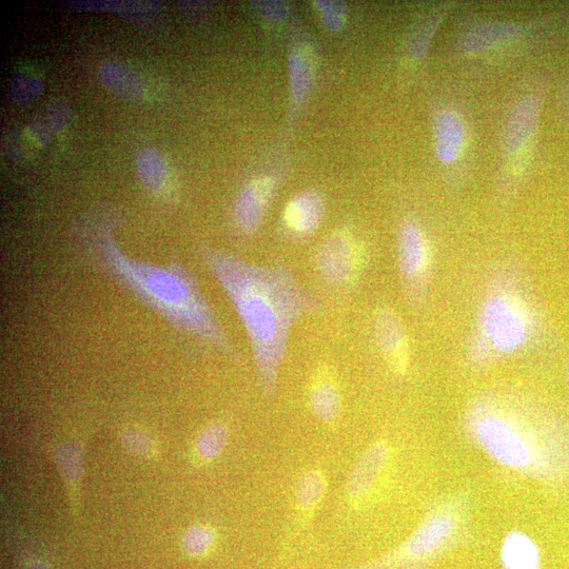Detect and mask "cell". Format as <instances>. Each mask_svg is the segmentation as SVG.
Listing matches in <instances>:
<instances>
[{"mask_svg":"<svg viewBox=\"0 0 569 569\" xmlns=\"http://www.w3.org/2000/svg\"><path fill=\"white\" fill-rule=\"evenodd\" d=\"M119 208L97 206L81 215L69 232V244L85 267L130 294L185 335L198 340L234 364L244 357L195 273L180 258L160 265L130 255L116 239L123 223Z\"/></svg>","mask_w":569,"mask_h":569,"instance_id":"6da1fadb","label":"cell"},{"mask_svg":"<svg viewBox=\"0 0 569 569\" xmlns=\"http://www.w3.org/2000/svg\"><path fill=\"white\" fill-rule=\"evenodd\" d=\"M199 260L219 283L248 338L259 386L267 399L278 394L291 330L322 304L284 265H260L218 247L199 244Z\"/></svg>","mask_w":569,"mask_h":569,"instance_id":"7a4b0ae2","label":"cell"},{"mask_svg":"<svg viewBox=\"0 0 569 569\" xmlns=\"http://www.w3.org/2000/svg\"><path fill=\"white\" fill-rule=\"evenodd\" d=\"M464 426L470 441L518 475L557 482L569 473V423L551 411L479 401Z\"/></svg>","mask_w":569,"mask_h":569,"instance_id":"3957f363","label":"cell"},{"mask_svg":"<svg viewBox=\"0 0 569 569\" xmlns=\"http://www.w3.org/2000/svg\"><path fill=\"white\" fill-rule=\"evenodd\" d=\"M474 539L472 500L458 493L430 502L420 524L401 543L347 569H430Z\"/></svg>","mask_w":569,"mask_h":569,"instance_id":"277c9868","label":"cell"},{"mask_svg":"<svg viewBox=\"0 0 569 569\" xmlns=\"http://www.w3.org/2000/svg\"><path fill=\"white\" fill-rule=\"evenodd\" d=\"M546 93L545 81L527 86L514 97L505 113L498 165L507 178L521 180L534 164Z\"/></svg>","mask_w":569,"mask_h":569,"instance_id":"5b68a950","label":"cell"},{"mask_svg":"<svg viewBox=\"0 0 569 569\" xmlns=\"http://www.w3.org/2000/svg\"><path fill=\"white\" fill-rule=\"evenodd\" d=\"M431 127L438 163L447 172L460 170L472 148V127L463 109L451 102L438 104Z\"/></svg>","mask_w":569,"mask_h":569,"instance_id":"8992f818","label":"cell"},{"mask_svg":"<svg viewBox=\"0 0 569 569\" xmlns=\"http://www.w3.org/2000/svg\"><path fill=\"white\" fill-rule=\"evenodd\" d=\"M535 22L525 25L479 19L465 26L458 35L457 46L464 56L480 58L494 55L512 44L515 37L527 32Z\"/></svg>","mask_w":569,"mask_h":569,"instance_id":"52a82bcc","label":"cell"},{"mask_svg":"<svg viewBox=\"0 0 569 569\" xmlns=\"http://www.w3.org/2000/svg\"><path fill=\"white\" fill-rule=\"evenodd\" d=\"M480 323L483 335L502 352L517 349L527 336L521 313L504 298H493L484 304Z\"/></svg>","mask_w":569,"mask_h":569,"instance_id":"ba28073f","label":"cell"},{"mask_svg":"<svg viewBox=\"0 0 569 569\" xmlns=\"http://www.w3.org/2000/svg\"><path fill=\"white\" fill-rule=\"evenodd\" d=\"M398 257L401 276L412 296L420 290L430 265L429 243L415 220H406L400 228Z\"/></svg>","mask_w":569,"mask_h":569,"instance_id":"9c48e42d","label":"cell"},{"mask_svg":"<svg viewBox=\"0 0 569 569\" xmlns=\"http://www.w3.org/2000/svg\"><path fill=\"white\" fill-rule=\"evenodd\" d=\"M316 265L323 280L333 286L348 284L358 268L355 246L348 235H330L318 249Z\"/></svg>","mask_w":569,"mask_h":569,"instance_id":"30bf717a","label":"cell"},{"mask_svg":"<svg viewBox=\"0 0 569 569\" xmlns=\"http://www.w3.org/2000/svg\"><path fill=\"white\" fill-rule=\"evenodd\" d=\"M274 190L276 183L270 178H262L240 191L234 202L233 214L235 223L243 233L252 234L259 229Z\"/></svg>","mask_w":569,"mask_h":569,"instance_id":"8fae6325","label":"cell"},{"mask_svg":"<svg viewBox=\"0 0 569 569\" xmlns=\"http://www.w3.org/2000/svg\"><path fill=\"white\" fill-rule=\"evenodd\" d=\"M375 336L380 350L397 374L404 375L409 360L406 332L394 311L382 310L375 321Z\"/></svg>","mask_w":569,"mask_h":569,"instance_id":"7c38bea8","label":"cell"},{"mask_svg":"<svg viewBox=\"0 0 569 569\" xmlns=\"http://www.w3.org/2000/svg\"><path fill=\"white\" fill-rule=\"evenodd\" d=\"M389 460V447L384 442L371 444L353 464L346 482V493L353 501L365 497L376 484Z\"/></svg>","mask_w":569,"mask_h":569,"instance_id":"4fadbf2b","label":"cell"},{"mask_svg":"<svg viewBox=\"0 0 569 569\" xmlns=\"http://www.w3.org/2000/svg\"><path fill=\"white\" fill-rule=\"evenodd\" d=\"M325 214V205L320 193L303 191L287 204L284 210V224L296 237H307L321 225Z\"/></svg>","mask_w":569,"mask_h":569,"instance_id":"5bb4252c","label":"cell"},{"mask_svg":"<svg viewBox=\"0 0 569 569\" xmlns=\"http://www.w3.org/2000/svg\"><path fill=\"white\" fill-rule=\"evenodd\" d=\"M327 492V479L319 469L303 473L294 487L296 523H308L322 504Z\"/></svg>","mask_w":569,"mask_h":569,"instance_id":"9a60e30c","label":"cell"},{"mask_svg":"<svg viewBox=\"0 0 569 569\" xmlns=\"http://www.w3.org/2000/svg\"><path fill=\"white\" fill-rule=\"evenodd\" d=\"M101 78L104 85L115 95L131 102H140L145 96V87L139 74L120 63L102 66Z\"/></svg>","mask_w":569,"mask_h":569,"instance_id":"2e32d148","label":"cell"},{"mask_svg":"<svg viewBox=\"0 0 569 569\" xmlns=\"http://www.w3.org/2000/svg\"><path fill=\"white\" fill-rule=\"evenodd\" d=\"M502 563L505 569H537L541 563L540 549L526 535L509 533L502 546Z\"/></svg>","mask_w":569,"mask_h":569,"instance_id":"e0dca14e","label":"cell"},{"mask_svg":"<svg viewBox=\"0 0 569 569\" xmlns=\"http://www.w3.org/2000/svg\"><path fill=\"white\" fill-rule=\"evenodd\" d=\"M309 406L313 416L327 424H335L341 414L342 399L340 390L330 380H320L309 391Z\"/></svg>","mask_w":569,"mask_h":569,"instance_id":"ac0fdd59","label":"cell"},{"mask_svg":"<svg viewBox=\"0 0 569 569\" xmlns=\"http://www.w3.org/2000/svg\"><path fill=\"white\" fill-rule=\"evenodd\" d=\"M137 174L143 186L151 193L161 192L168 179L164 156L155 149L145 148L136 156Z\"/></svg>","mask_w":569,"mask_h":569,"instance_id":"d6986e66","label":"cell"},{"mask_svg":"<svg viewBox=\"0 0 569 569\" xmlns=\"http://www.w3.org/2000/svg\"><path fill=\"white\" fill-rule=\"evenodd\" d=\"M228 428L219 422L208 424L202 429L195 442V453L201 462H211L217 459L228 442Z\"/></svg>","mask_w":569,"mask_h":569,"instance_id":"ffe728a7","label":"cell"},{"mask_svg":"<svg viewBox=\"0 0 569 569\" xmlns=\"http://www.w3.org/2000/svg\"><path fill=\"white\" fill-rule=\"evenodd\" d=\"M445 11H436V13L430 14L422 19V21L416 26L414 32H412L408 50L410 56L415 58L417 61L423 60V58L428 53L431 43L442 24L443 16Z\"/></svg>","mask_w":569,"mask_h":569,"instance_id":"44dd1931","label":"cell"},{"mask_svg":"<svg viewBox=\"0 0 569 569\" xmlns=\"http://www.w3.org/2000/svg\"><path fill=\"white\" fill-rule=\"evenodd\" d=\"M42 83L38 78L26 74H16L9 87V97L16 106H26L42 94Z\"/></svg>","mask_w":569,"mask_h":569,"instance_id":"7402d4cb","label":"cell"},{"mask_svg":"<svg viewBox=\"0 0 569 569\" xmlns=\"http://www.w3.org/2000/svg\"><path fill=\"white\" fill-rule=\"evenodd\" d=\"M289 69L293 100L301 103L308 96L311 89V69L299 54H292L290 56Z\"/></svg>","mask_w":569,"mask_h":569,"instance_id":"603a6c76","label":"cell"},{"mask_svg":"<svg viewBox=\"0 0 569 569\" xmlns=\"http://www.w3.org/2000/svg\"><path fill=\"white\" fill-rule=\"evenodd\" d=\"M217 539L212 527L205 525H192L183 535V547L191 557L205 555Z\"/></svg>","mask_w":569,"mask_h":569,"instance_id":"cb8c5ba5","label":"cell"},{"mask_svg":"<svg viewBox=\"0 0 569 569\" xmlns=\"http://www.w3.org/2000/svg\"><path fill=\"white\" fill-rule=\"evenodd\" d=\"M82 458V448L78 445L67 444L58 451V464H60L67 479L75 480L80 477Z\"/></svg>","mask_w":569,"mask_h":569,"instance_id":"d4e9b609","label":"cell"},{"mask_svg":"<svg viewBox=\"0 0 569 569\" xmlns=\"http://www.w3.org/2000/svg\"><path fill=\"white\" fill-rule=\"evenodd\" d=\"M325 26L331 31H339L346 21V6L341 2H317Z\"/></svg>","mask_w":569,"mask_h":569,"instance_id":"484cf974","label":"cell"},{"mask_svg":"<svg viewBox=\"0 0 569 569\" xmlns=\"http://www.w3.org/2000/svg\"><path fill=\"white\" fill-rule=\"evenodd\" d=\"M49 120L53 129L61 132L71 122V111L68 104L62 98H53L47 106Z\"/></svg>","mask_w":569,"mask_h":569,"instance_id":"4316f807","label":"cell"},{"mask_svg":"<svg viewBox=\"0 0 569 569\" xmlns=\"http://www.w3.org/2000/svg\"><path fill=\"white\" fill-rule=\"evenodd\" d=\"M123 440L125 445L137 455L149 456L153 454V441L141 430L131 429L126 431Z\"/></svg>","mask_w":569,"mask_h":569,"instance_id":"83f0119b","label":"cell"},{"mask_svg":"<svg viewBox=\"0 0 569 569\" xmlns=\"http://www.w3.org/2000/svg\"><path fill=\"white\" fill-rule=\"evenodd\" d=\"M30 134L33 141L39 146H46L51 142L50 128L42 116H37L30 123Z\"/></svg>","mask_w":569,"mask_h":569,"instance_id":"f1b7e54d","label":"cell"},{"mask_svg":"<svg viewBox=\"0 0 569 569\" xmlns=\"http://www.w3.org/2000/svg\"><path fill=\"white\" fill-rule=\"evenodd\" d=\"M556 114L563 125H569V76L557 94Z\"/></svg>","mask_w":569,"mask_h":569,"instance_id":"f546056e","label":"cell"},{"mask_svg":"<svg viewBox=\"0 0 569 569\" xmlns=\"http://www.w3.org/2000/svg\"><path fill=\"white\" fill-rule=\"evenodd\" d=\"M266 17L282 21L288 14V7L282 2H259L255 5Z\"/></svg>","mask_w":569,"mask_h":569,"instance_id":"4dcf8cb0","label":"cell"},{"mask_svg":"<svg viewBox=\"0 0 569 569\" xmlns=\"http://www.w3.org/2000/svg\"><path fill=\"white\" fill-rule=\"evenodd\" d=\"M472 353H473V358L476 361H484L487 359L489 353V347H488V340L485 336L479 339L475 343Z\"/></svg>","mask_w":569,"mask_h":569,"instance_id":"1f68e13d","label":"cell"},{"mask_svg":"<svg viewBox=\"0 0 569 569\" xmlns=\"http://www.w3.org/2000/svg\"><path fill=\"white\" fill-rule=\"evenodd\" d=\"M28 569H49V567L43 563H35L31 565Z\"/></svg>","mask_w":569,"mask_h":569,"instance_id":"d6a6232c","label":"cell"},{"mask_svg":"<svg viewBox=\"0 0 569 569\" xmlns=\"http://www.w3.org/2000/svg\"><path fill=\"white\" fill-rule=\"evenodd\" d=\"M537 569H540V568H537Z\"/></svg>","mask_w":569,"mask_h":569,"instance_id":"836d02e7","label":"cell"}]
</instances>
